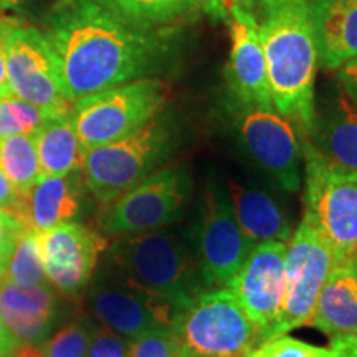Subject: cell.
Segmentation results:
<instances>
[{
  "label": "cell",
  "instance_id": "6da1fadb",
  "mask_svg": "<svg viewBox=\"0 0 357 357\" xmlns=\"http://www.w3.org/2000/svg\"><path fill=\"white\" fill-rule=\"evenodd\" d=\"M68 101L176 68V25L129 19L106 0H60L45 32Z\"/></svg>",
  "mask_w": 357,
  "mask_h": 357
},
{
  "label": "cell",
  "instance_id": "7a4b0ae2",
  "mask_svg": "<svg viewBox=\"0 0 357 357\" xmlns=\"http://www.w3.org/2000/svg\"><path fill=\"white\" fill-rule=\"evenodd\" d=\"M258 33L273 108L305 136L314 119L319 63L310 2L261 0Z\"/></svg>",
  "mask_w": 357,
  "mask_h": 357
},
{
  "label": "cell",
  "instance_id": "3957f363",
  "mask_svg": "<svg viewBox=\"0 0 357 357\" xmlns=\"http://www.w3.org/2000/svg\"><path fill=\"white\" fill-rule=\"evenodd\" d=\"M106 258L134 283L166 300L177 312L208 289L192 243L181 231L166 227L116 236Z\"/></svg>",
  "mask_w": 357,
  "mask_h": 357
},
{
  "label": "cell",
  "instance_id": "277c9868",
  "mask_svg": "<svg viewBox=\"0 0 357 357\" xmlns=\"http://www.w3.org/2000/svg\"><path fill=\"white\" fill-rule=\"evenodd\" d=\"M182 142V128L172 111H160L121 139L84 151L83 182L100 207H106L142 178L162 167Z\"/></svg>",
  "mask_w": 357,
  "mask_h": 357
},
{
  "label": "cell",
  "instance_id": "5b68a950",
  "mask_svg": "<svg viewBox=\"0 0 357 357\" xmlns=\"http://www.w3.org/2000/svg\"><path fill=\"white\" fill-rule=\"evenodd\" d=\"M305 220L333 250L337 261L357 252V172L326 160L303 137Z\"/></svg>",
  "mask_w": 357,
  "mask_h": 357
},
{
  "label": "cell",
  "instance_id": "8992f818",
  "mask_svg": "<svg viewBox=\"0 0 357 357\" xmlns=\"http://www.w3.org/2000/svg\"><path fill=\"white\" fill-rule=\"evenodd\" d=\"M171 88L160 78H142L73 101L71 121L83 149L108 144L137 131L166 109Z\"/></svg>",
  "mask_w": 357,
  "mask_h": 357
},
{
  "label": "cell",
  "instance_id": "52a82bcc",
  "mask_svg": "<svg viewBox=\"0 0 357 357\" xmlns=\"http://www.w3.org/2000/svg\"><path fill=\"white\" fill-rule=\"evenodd\" d=\"M182 349L195 357H247L260 333L227 288L205 289L174 319Z\"/></svg>",
  "mask_w": 357,
  "mask_h": 357
},
{
  "label": "cell",
  "instance_id": "ba28073f",
  "mask_svg": "<svg viewBox=\"0 0 357 357\" xmlns=\"http://www.w3.org/2000/svg\"><path fill=\"white\" fill-rule=\"evenodd\" d=\"M192 185L190 169L185 164L160 167L101 208L100 231L116 238L172 225L184 217Z\"/></svg>",
  "mask_w": 357,
  "mask_h": 357
},
{
  "label": "cell",
  "instance_id": "9c48e42d",
  "mask_svg": "<svg viewBox=\"0 0 357 357\" xmlns=\"http://www.w3.org/2000/svg\"><path fill=\"white\" fill-rule=\"evenodd\" d=\"M194 247L205 287L227 288L255 248L236 222L229 190L208 177L200 197Z\"/></svg>",
  "mask_w": 357,
  "mask_h": 357
},
{
  "label": "cell",
  "instance_id": "30bf717a",
  "mask_svg": "<svg viewBox=\"0 0 357 357\" xmlns=\"http://www.w3.org/2000/svg\"><path fill=\"white\" fill-rule=\"evenodd\" d=\"M86 301L105 328L128 341L158 326L174 324L177 314L166 300L134 283L108 258L95 270L86 288Z\"/></svg>",
  "mask_w": 357,
  "mask_h": 357
},
{
  "label": "cell",
  "instance_id": "8fae6325",
  "mask_svg": "<svg viewBox=\"0 0 357 357\" xmlns=\"http://www.w3.org/2000/svg\"><path fill=\"white\" fill-rule=\"evenodd\" d=\"M236 136L253 162L270 176L280 189H301L303 149L293 123L275 109L240 105L229 101Z\"/></svg>",
  "mask_w": 357,
  "mask_h": 357
},
{
  "label": "cell",
  "instance_id": "7c38bea8",
  "mask_svg": "<svg viewBox=\"0 0 357 357\" xmlns=\"http://www.w3.org/2000/svg\"><path fill=\"white\" fill-rule=\"evenodd\" d=\"M336 263L333 250L303 218L287 245V296L268 339L310 324L321 288Z\"/></svg>",
  "mask_w": 357,
  "mask_h": 357
},
{
  "label": "cell",
  "instance_id": "4fadbf2b",
  "mask_svg": "<svg viewBox=\"0 0 357 357\" xmlns=\"http://www.w3.org/2000/svg\"><path fill=\"white\" fill-rule=\"evenodd\" d=\"M6 63L13 96L32 102L47 118L71 113L73 102L61 91L52 50L37 29L12 25L6 42Z\"/></svg>",
  "mask_w": 357,
  "mask_h": 357
},
{
  "label": "cell",
  "instance_id": "5bb4252c",
  "mask_svg": "<svg viewBox=\"0 0 357 357\" xmlns=\"http://www.w3.org/2000/svg\"><path fill=\"white\" fill-rule=\"evenodd\" d=\"M47 280L70 300L86 291L98 260L108 250V240L101 231L79 222H63L38 234Z\"/></svg>",
  "mask_w": 357,
  "mask_h": 357
},
{
  "label": "cell",
  "instance_id": "9a60e30c",
  "mask_svg": "<svg viewBox=\"0 0 357 357\" xmlns=\"http://www.w3.org/2000/svg\"><path fill=\"white\" fill-rule=\"evenodd\" d=\"M287 245L280 242L257 245L229 284L258 328L260 344L270 336L284 305Z\"/></svg>",
  "mask_w": 357,
  "mask_h": 357
},
{
  "label": "cell",
  "instance_id": "2e32d148",
  "mask_svg": "<svg viewBox=\"0 0 357 357\" xmlns=\"http://www.w3.org/2000/svg\"><path fill=\"white\" fill-rule=\"evenodd\" d=\"M229 25L231 48L227 65V83L230 101L263 109H275L257 17L242 3L231 12Z\"/></svg>",
  "mask_w": 357,
  "mask_h": 357
},
{
  "label": "cell",
  "instance_id": "e0dca14e",
  "mask_svg": "<svg viewBox=\"0 0 357 357\" xmlns=\"http://www.w3.org/2000/svg\"><path fill=\"white\" fill-rule=\"evenodd\" d=\"M303 137L326 160L357 172V102L337 83L323 105L316 106L310 131Z\"/></svg>",
  "mask_w": 357,
  "mask_h": 357
},
{
  "label": "cell",
  "instance_id": "ac0fdd59",
  "mask_svg": "<svg viewBox=\"0 0 357 357\" xmlns=\"http://www.w3.org/2000/svg\"><path fill=\"white\" fill-rule=\"evenodd\" d=\"M240 229L253 245L288 243L294 234L288 207L271 190L261 185L230 178L227 182Z\"/></svg>",
  "mask_w": 357,
  "mask_h": 357
},
{
  "label": "cell",
  "instance_id": "d6986e66",
  "mask_svg": "<svg viewBox=\"0 0 357 357\" xmlns=\"http://www.w3.org/2000/svg\"><path fill=\"white\" fill-rule=\"evenodd\" d=\"M56 311V296L48 283L22 287L7 276L0 278V319L20 342H43Z\"/></svg>",
  "mask_w": 357,
  "mask_h": 357
},
{
  "label": "cell",
  "instance_id": "ffe728a7",
  "mask_svg": "<svg viewBox=\"0 0 357 357\" xmlns=\"http://www.w3.org/2000/svg\"><path fill=\"white\" fill-rule=\"evenodd\" d=\"M83 185L82 171L66 176L42 177L22 199L15 215L26 230L35 234H42L58 223L73 220L82 211Z\"/></svg>",
  "mask_w": 357,
  "mask_h": 357
},
{
  "label": "cell",
  "instance_id": "44dd1931",
  "mask_svg": "<svg viewBox=\"0 0 357 357\" xmlns=\"http://www.w3.org/2000/svg\"><path fill=\"white\" fill-rule=\"evenodd\" d=\"M319 63L336 71L357 56V0H311Z\"/></svg>",
  "mask_w": 357,
  "mask_h": 357
},
{
  "label": "cell",
  "instance_id": "7402d4cb",
  "mask_svg": "<svg viewBox=\"0 0 357 357\" xmlns=\"http://www.w3.org/2000/svg\"><path fill=\"white\" fill-rule=\"evenodd\" d=\"M310 324L329 336H357V280L351 260L337 261L328 275Z\"/></svg>",
  "mask_w": 357,
  "mask_h": 357
},
{
  "label": "cell",
  "instance_id": "603a6c76",
  "mask_svg": "<svg viewBox=\"0 0 357 357\" xmlns=\"http://www.w3.org/2000/svg\"><path fill=\"white\" fill-rule=\"evenodd\" d=\"M42 177L66 176L79 171L84 149L75 131L71 113L47 118L33 132Z\"/></svg>",
  "mask_w": 357,
  "mask_h": 357
},
{
  "label": "cell",
  "instance_id": "cb8c5ba5",
  "mask_svg": "<svg viewBox=\"0 0 357 357\" xmlns=\"http://www.w3.org/2000/svg\"><path fill=\"white\" fill-rule=\"evenodd\" d=\"M0 167L24 199L42 178L33 134H15L0 139Z\"/></svg>",
  "mask_w": 357,
  "mask_h": 357
},
{
  "label": "cell",
  "instance_id": "d4e9b609",
  "mask_svg": "<svg viewBox=\"0 0 357 357\" xmlns=\"http://www.w3.org/2000/svg\"><path fill=\"white\" fill-rule=\"evenodd\" d=\"M129 19L153 25H176L197 12L195 0H106Z\"/></svg>",
  "mask_w": 357,
  "mask_h": 357
},
{
  "label": "cell",
  "instance_id": "484cf974",
  "mask_svg": "<svg viewBox=\"0 0 357 357\" xmlns=\"http://www.w3.org/2000/svg\"><path fill=\"white\" fill-rule=\"evenodd\" d=\"M6 276L22 287H35L47 283L42 250L38 243V234L25 230L17 242L15 252L8 263Z\"/></svg>",
  "mask_w": 357,
  "mask_h": 357
},
{
  "label": "cell",
  "instance_id": "4316f807",
  "mask_svg": "<svg viewBox=\"0 0 357 357\" xmlns=\"http://www.w3.org/2000/svg\"><path fill=\"white\" fill-rule=\"evenodd\" d=\"M98 326L88 316H79L42 344L45 357H86Z\"/></svg>",
  "mask_w": 357,
  "mask_h": 357
},
{
  "label": "cell",
  "instance_id": "83f0119b",
  "mask_svg": "<svg viewBox=\"0 0 357 357\" xmlns=\"http://www.w3.org/2000/svg\"><path fill=\"white\" fill-rule=\"evenodd\" d=\"M47 116L32 102L17 96L0 98V139L15 134H33Z\"/></svg>",
  "mask_w": 357,
  "mask_h": 357
},
{
  "label": "cell",
  "instance_id": "f1b7e54d",
  "mask_svg": "<svg viewBox=\"0 0 357 357\" xmlns=\"http://www.w3.org/2000/svg\"><path fill=\"white\" fill-rule=\"evenodd\" d=\"M182 346L174 324L158 326L129 341V357H177Z\"/></svg>",
  "mask_w": 357,
  "mask_h": 357
},
{
  "label": "cell",
  "instance_id": "f546056e",
  "mask_svg": "<svg viewBox=\"0 0 357 357\" xmlns=\"http://www.w3.org/2000/svg\"><path fill=\"white\" fill-rule=\"evenodd\" d=\"M247 357H339L331 347H321L301 341V339L287 336L268 339L258 344Z\"/></svg>",
  "mask_w": 357,
  "mask_h": 357
},
{
  "label": "cell",
  "instance_id": "4dcf8cb0",
  "mask_svg": "<svg viewBox=\"0 0 357 357\" xmlns=\"http://www.w3.org/2000/svg\"><path fill=\"white\" fill-rule=\"evenodd\" d=\"M25 230V225L15 213L0 208V278L6 276L17 242Z\"/></svg>",
  "mask_w": 357,
  "mask_h": 357
},
{
  "label": "cell",
  "instance_id": "1f68e13d",
  "mask_svg": "<svg viewBox=\"0 0 357 357\" xmlns=\"http://www.w3.org/2000/svg\"><path fill=\"white\" fill-rule=\"evenodd\" d=\"M86 357H129V341L108 328H98Z\"/></svg>",
  "mask_w": 357,
  "mask_h": 357
},
{
  "label": "cell",
  "instance_id": "d6a6232c",
  "mask_svg": "<svg viewBox=\"0 0 357 357\" xmlns=\"http://www.w3.org/2000/svg\"><path fill=\"white\" fill-rule=\"evenodd\" d=\"M195 3L213 22H227L229 24L231 12L235 10V7L242 6V0H195Z\"/></svg>",
  "mask_w": 357,
  "mask_h": 357
},
{
  "label": "cell",
  "instance_id": "836d02e7",
  "mask_svg": "<svg viewBox=\"0 0 357 357\" xmlns=\"http://www.w3.org/2000/svg\"><path fill=\"white\" fill-rule=\"evenodd\" d=\"M336 83L357 102V56L336 70Z\"/></svg>",
  "mask_w": 357,
  "mask_h": 357
},
{
  "label": "cell",
  "instance_id": "e575fe53",
  "mask_svg": "<svg viewBox=\"0 0 357 357\" xmlns=\"http://www.w3.org/2000/svg\"><path fill=\"white\" fill-rule=\"evenodd\" d=\"M15 22L12 20H0V98L12 96L10 84L7 78V63H6V42L7 33L12 29Z\"/></svg>",
  "mask_w": 357,
  "mask_h": 357
},
{
  "label": "cell",
  "instance_id": "d590c367",
  "mask_svg": "<svg viewBox=\"0 0 357 357\" xmlns=\"http://www.w3.org/2000/svg\"><path fill=\"white\" fill-rule=\"evenodd\" d=\"M20 205L22 197L17 194L13 185L10 184V181H8V177L6 176V172L0 167V208H7V211L17 213Z\"/></svg>",
  "mask_w": 357,
  "mask_h": 357
},
{
  "label": "cell",
  "instance_id": "8d00e7d4",
  "mask_svg": "<svg viewBox=\"0 0 357 357\" xmlns=\"http://www.w3.org/2000/svg\"><path fill=\"white\" fill-rule=\"evenodd\" d=\"M331 349L337 352L339 357H357V336L344 334V336H331Z\"/></svg>",
  "mask_w": 357,
  "mask_h": 357
},
{
  "label": "cell",
  "instance_id": "74e56055",
  "mask_svg": "<svg viewBox=\"0 0 357 357\" xmlns=\"http://www.w3.org/2000/svg\"><path fill=\"white\" fill-rule=\"evenodd\" d=\"M19 339L6 328V324L0 319V357H10V354L19 346Z\"/></svg>",
  "mask_w": 357,
  "mask_h": 357
},
{
  "label": "cell",
  "instance_id": "f35d334b",
  "mask_svg": "<svg viewBox=\"0 0 357 357\" xmlns=\"http://www.w3.org/2000/svg\"><path fill=\"white\" fill-rule=\"evenodd\" d=\"M10 357H45L42 346L32 344V342H19V346L13 349Z\"/></svg>",
  "mask_w": 357,
  "mask_h": 357
},
{
  "label": "cell",
  "instance_id": "ab89813d",
  "mask_svg": "<svg viewBox=\"0 0 357 357\" xmlns=\"http://www.w3.org/2000/svg\"><path fill=\"white\" fill-rule=\"evenodd\" d=\"M20 2H24V0H0V8H13Z\"/></svg>",
  "mask_w": 357,
  "mask_h": 357
},
{
  "label": "cell",
  "instance_id": "60d3db41",
  "mask_svg": "<svg viewBox=\"0 0 357 357\" xmlns=\"http://www.w3.org/2000/svg\"><path fill=\"white\" fill-rule=\"evenodd\" d=\"M351 266H352V271H354V276H356V280H357V252L351 258Z\"/></svg>",
  "mask_w": 357,
  "mask_h": 357
},
{
  "label": "cell",
  "instance_id": "b9f144b4",
  "mask_svg": "<svg viewBox=\"0 0 357 357\" xmlns=\"http://www.w3.org/2000/svg\"><path fill=\"white\" fill-rule=\"evenodd\" d=\"M177 357H195V356H192V354H189V352H187V351L182 349V351H181V354H178Z\"/></svg>",
  "mask_w": 357,
  "mask_h": 357
}]
</instances>
